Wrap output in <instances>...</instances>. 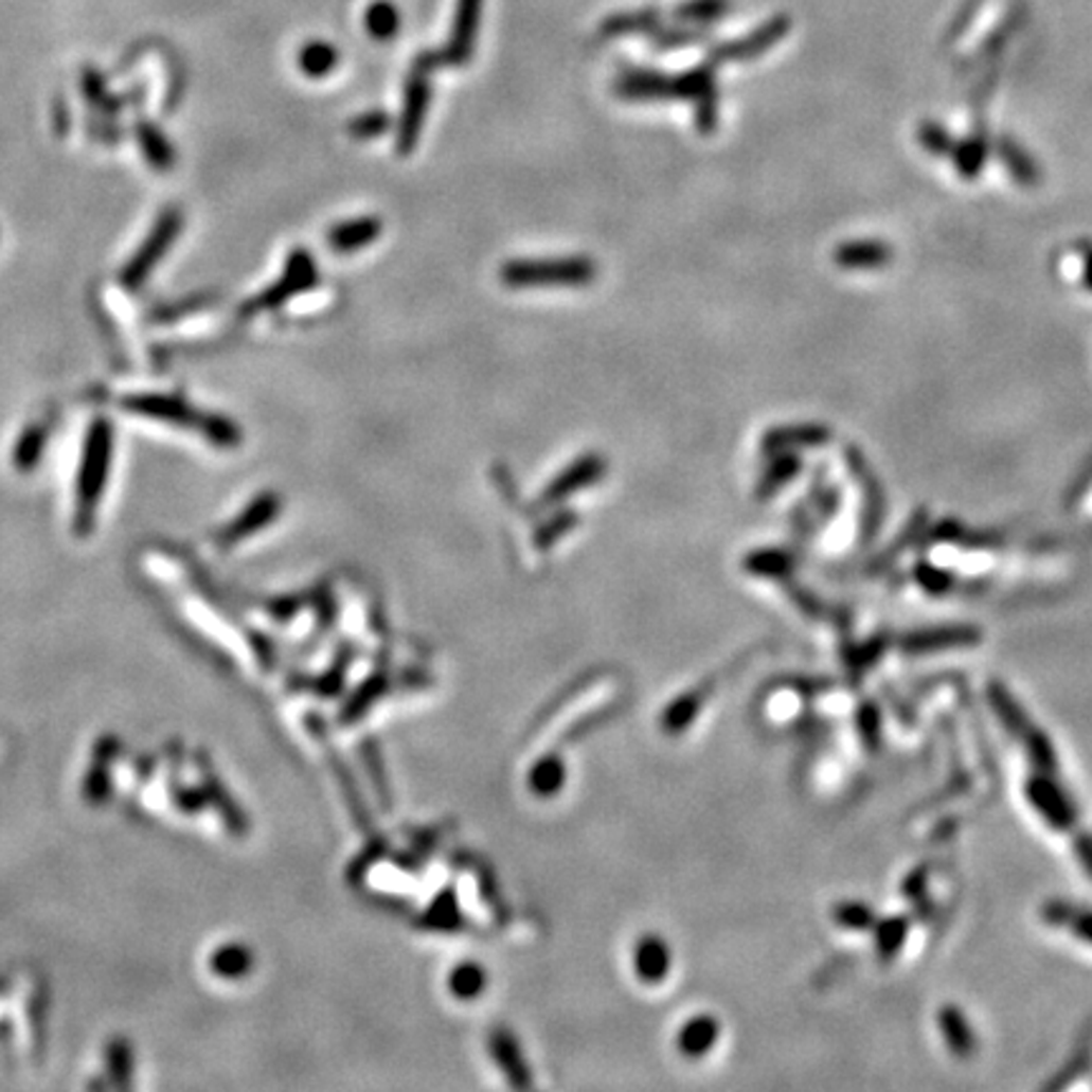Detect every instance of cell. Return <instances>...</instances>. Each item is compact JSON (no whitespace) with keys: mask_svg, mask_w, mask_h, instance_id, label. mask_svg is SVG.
Listing matches in <instances>:
<instances>
[{"mask_svg":"<svg viewBox=\"0 0 1092 1092\" xmlns=\"http://www.w3.org/2000/svg\"><path fill=\"white\" fill-rule=\"evenodd\" d=\"M114 453V430L107 417H96L91 423L87 443H84L82 468H78L76 481V532L87 534L91 521H94L96 503L104 494L109 466H112Z\"/></svg>","mask_w":1092,"mask_h":1092,"instance_id":"cell-1","label":"cell"},{"mask_svg":"<svg viewBox=\"0 0 1092 1092\" xmlns=\"http://www.w3.org/2000/svg\"><path fill=\"white\" fill-rule=\"evenodd\" d=\"M597 276L590 258L512 261L501 268V281L512 289H547V286H587Z\"/></svg>","mask_w":1092,"mask_h":1092,"instance_id":"cell-2","label":"cell"},{"mask_svg":"<svg viewBox=\"0 0 1092 1092\" xmlns=\"http://www.w3.org/2000/svg\"><path fill=\"white\" fill-rule=\"evenodd\" d=\"M182 231V215L180 211H175V208H169V211H165L157 218V223L153 231H149L147 240L145 244L140 246V251L135 253L132 258H129V264L124 266V271L120 273V281L127 289H140L142 284H145L149 273L155 271V266L160 264V258H165V253L173 248L175 238H178V233Z\"/></svg>","mask_w":1092,"mask_h":1092,"instance_id":"cell-3","label":"cell"},{"mask_svg":"<svg viewBox=\"0 0 1092 1092\" xmlns=\"http://www.w3.org/2000/svg\"><path fill=\"white\" fill-rule=\"evenodd\" d=\"M437 67L435 54L420 56L415 61L413 74H410L408 89H405V107L400 124H397V149L402 155H408L410 149L415 147L417 137H420L425 114H428L430 104V71Z\"/></svg>","mask_w":1092,"mask_h":1092,"instance_id":"cell-4","label":"cell"},{"mask_svg":"<svg viewBox=\"0 0 1092 1092\" xmlns=\"http://www.w3.org/2000/svg\"><path fill=\"white\" fill-rule=\"evenodd\" d=\"M314 281H317V268H314V258L306 251H293L291 256H289V261H286L284 276L276 281V286H271V289L253 299V302L244 309V314H248V317H251V314H256V311L276 309V306L284 304L286 299H291V297H297V293L311 289Z\"/></svg>","mask_w":1092,"mask_h":1092,"instance_id":"cell-5","label":"cell"},{"mask_svg":"<svg viewBox=\"0 0 1092 1092\" xmlns=\"http://www.w3.org/2000/svg\"><path fill=\"white\" fill-rule=\"evenodd\" d=\"M481 11L483 0H458L448 46L441 54H435L437 67H463V64H468L476 49V36H479Z\"/></svg>","mask_w":1092,"mask_h":1092,"instance_id":"cell-6","label":"cell"},{"mask_svg":"<svg viewBox=\"0 0 1092 1092\" xmlns=\"http://www.w3.org/2000/svg\"><path fill=\"white\" fill-rule=\"evenodd\" d=\"M124 408L132 410V413L155 417V420H165L182 425V428H195L200 430L202 415L195 413L193 408L180 397H167V395H135L124 400Z\"/></svg>","mask_w":1092,"mask_h":1092,"instance_id":"cell-7","label":"cell"},{"mask_svg":"<svg viewBox=\"0 0 1092 1092\" xmlns=\"http://www.w3.org/2000/svg\"><path fill=\"white\" fill-rule=\"evenodd\" d=\"M603 470H605L603 458L592 455V453L581 455L579 461H574L572 466H569L567 470H561L557 479L552 481V486H549L544 494V501H549V503L559 501V499H565V496L574 494V490L590 486V483H594L599 476H603Z\"/></svg>","mask_w":1092,"mask_h":1092,"instance_id":"cell-8","label":"cell"},{"mask_svg":"<svg viewBox=\"0 0 1092 1092\" xmlns=\"http://www.w3.org/2000/svg\"><path fill=\"white\" fill-rule=\"evenodd\" d=\"M382 233V223L377 218H357L339 223L329 231V246L337 253H352L359 248L370 246L377 235Z\"/></svg>","mask_w":1092,"mask_h":1092,"instance_id":"cell-9","label":"cell"},{"mask_svg":"<svg viewBox=\"0 0 1092 1092\" xmlns=\"http://www.w3.org/2000/svg\"><path fill=\"white\" fill-rule=\"evenodd\" d=\"M297 64L309 78H322L337 69L339 51L329 41H319V38H314V41L304 43L302 49H299Z\"/></svg>","mask_w":1092,"mask_h":1092,"instance_id":"cell-10","label":"cell"},{"mask_svg":"<svg viewBox=\"0 0 1092 1092\" xmlns=\"http://www.w3.org/2000/svg\"><path fill=\"white\" fill-rule=\"evenodd\" d=\"M402 25L400 8H397L392 0H375V3L368 5L364 11V29L372 38L377 41H390L392 36H397Z\"/></svg>","mask_w":1092,"mask_h":1092,"instance_id":"cell-11","label":"cell"},{"mask_svg":"<svg viewBox=\"0 0 1092 1092\" xmlns=\"http://www.w3.org/2000/svg\"><path fill=\"white\" fill-rule=\"evenodd\" d=\"M46 441H49V430H46L43 425H31V428L18 437L16 448H13V466H16V470H23V473L34 470L38 466V461L43 458Z\"/></svg>","mask_w":1092,"mask_h":1092,"instance_id":"cell-12","label":"cell"},{"mask_svg":"<svg viewBox=\"0 0 1092 1092\" xmlns=\"http://www.w3.org/2000/svg\"><path fill=\"white\" fill-rule=\"evenodd\" d=\"M276 512H279V499H276V496H273V494L258 496V499L253 501L251 506H248V512L240 516V519L235 521L231 529H228V539H240V536L256 532V529L264 526L266 521L271 519V516L276 514Z\"/></svg>","mask_w":1092,"mask_h":1092,"instance_id":"cell-13","label":"cell"},{"mask_svg":"<svg viewBox=\"0 0 1092 1092\" xmlns=\"http://www.w3.org/2000/svg\"><path fill=\"white\" fill-rule=\"evenodd\" d=\"M140 147L149 160V165H153L155 169L173 167V162H175L173 147H169V142L162 137V132H157L153 124H142L140 127Z\"/></svg>","mask_w":1092,"mask_h":1092,"instance_id":"cell-14","label":"cell"},{"mask_svg":"<svg viewBox=\"0 0 1092 1092\" xmlns=\"http://www.w3.org/2000/svg\"><path fill=\"white\" fill-rule=\"evenodd\" d=\"M390 129V117L384 112H368L359 114L350 124V135L357 137V140H372V137H379Z\"/></svg>","mask_w":1092,"mask_h":1092,"instance_id":"cell-15","label":"cell"},{"mask_svg":"<svg viewBox=\"0 0 1092 1092\" xmlns=\"http://www.w3.org/2000/svg\"><path fill=\"white\" fill-rule=\"evenodd\" d=\"M1080 933H1082L1085 938H1090V941H1092V918L1082 920V924H1080Z\"/></svg>","mask_w":1092,"mask_h":1092,"instance_id":"cell-16","label":"cell"}]
</instances>
